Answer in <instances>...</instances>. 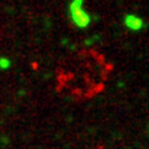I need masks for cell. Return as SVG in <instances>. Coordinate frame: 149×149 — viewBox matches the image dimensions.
<instances>
[{
    "instance_id": "1",
    "label": "cell",
    "mask_w": 149,
    "mask_h": 149,
    "mask_svg": "<svg viewBox=\"0 0 149 149\" xmlns=\"http://www.w3.org/2000/svg\"><path fill=\"white\" fill-rule=\"evenodd\" d=\"M86 0H70L68 1V17L71 23L78 29H87L91 25L93 16L84 7Z\"/></svg>"
},
{
    "instance_id": "2",
    "label": "cell",
    "mask_w": 149,
    "mask_h": 149,
    "mask_svg": "<svg viewBox=\"0 0 149 149\" xmlns=\"http://www.w3.org/2000/svg\"><path fill=\"white\" fill-rule=\"evenodd\" d=\"M122 22H123V26L130 32H141L146 25L143 17L139 15H135V13H125Z\"/></svg>"
},
{
    "instance_id": "3",
    "label": "cell",
    "mask_w": 149,
    "mask_h": 149,
    "mask_svg": "<svg viewBox=\"0 0 149 149\" xmlns=\"http://www.w3.org/2000/svg\"><path fill=\"white\" fill-rule=\"evenodd\" d=\"M10 67H12V59L9 56H0V70L7 71Z\"/></svg>"
},
{
    "instance_id": "4",
    "label": "cell",
    "mask_w": 149,
    "mask_h": 149,
    "mask_svg": "<svg viewBox=\"0 0 149 149\" xmlns=\"http://www.w3.org/2000/svg\"><path fill=\"white\" fill-rule=\"evenodd\" d=\"M97 39H99V36H94V38H90V39H87V41H86V45H93V44H94V42H96Z\"/></svg>"
}]
</instances>
